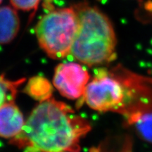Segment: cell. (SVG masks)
<instances>
[{
	"mask_svg": "<svg viewBox=\"0 0 152 152\" xmlns=\"http://www.w3.org/2000/svg\"><path fill=\"white\" fill-rule=\"evenodd\" d=\"M24 82V79L10 81L0 75V107L4 104L14 102L18 87Z\"/></svg>",
	"mask_w": 152,
	"mask_h": 152,
	"instance_id": "obj_10",
	"label": "cell"
},
{
	"mask_svg": "<svg viewBox=\"0 0 152 152\" xmlns=\"http://www.w3.org/2000/svg\"><path fill=\"white\" fill-rule=\"evenodd\" d=\"M25 123L21 111L14 102L0 107V137L16 138L23 132Z\"/></svg>",
	"mask_w": 152,
	"mask_h": 152,
	"instance_id": "obj_6",
	"label": "cell"
},
{
	"mask_svg": "<svg viewBox=\"0 0 152 152\" xmlns=\"http://www.w3.org/2000/svg\"><path fill=\"white\" fill-rule=\"evenodd\" d=\"M20 29V20L16 11L10 7H0V44L11 42Z\"/></svg>",
	"mask_w": 152,
	"mask_h": 152,
	"instance_id": "obj_7",
	"label": "cell"
},
{
	"mask_svg": "<svg viewBox=\"0 0 152 152\" xmlns=\"http://www.w3.org/2000/svg\"><path fill=\"white\" fill-rule=\"evenodd\" d=\"M25 92L35 99L42 102L51 98L52 88L47 79L36 76L30 80L25 88Z\"/></svg>",
	"mask_w": 152,
	"mask_h": 152,
	"instance_id": "obj_9",
	"label": "cell"
},
{
	"mask_svg": "<svg viewBox=\"0 0 152 152\" xmlns=\"http://www.w3.org/2000/svg\"><path fill=\"white\" fill-rule=\"evenodd\" d=\"M73 7L78 18V30L70 55L89 66L115 59L117 39L109 17L85 2Z\"/></svg>",
	"mask_w": 152,
	"mask_h": 152,
	"instance_id": "obj_3",
	"label": "cell"
},
{
	"mask_svg": "<svg viewBox=\"0 0 152 152\" xmlns=\"http://www.w3.org/2000/svg\"><path fill=\"white\" fill-rule=\"evenodd\" d=\"M83 99L95 111L116 112L126 117L152 111V80L125 68L97 69L87 85Z\"/></svg>",
	"mask_w": 152,
	"mask_h": 152,
	"instance_id": "obj_2",
	"label": "cell"
},
{
	"mask_svg": "<svg viewBox=\"0 0 152 152\" xmlns=\"http://www.w3.org/2000/svg\"><path fill=\"white\" fill-rule=\"evenodd\" d=\"M78 30V18L74 7L51 10L35 26L39 47L48 56L61 59L71 54Z\"/></svg>",
	"mask_w": 152,
	"mask_h": 152,
	"instance_id": "obj_4",
	"label": "cell"
},
{
	"mask_svg": "<svg viewBox=\"0 0 152 152\" xmlns=\"http://www.w3.org/2000/svg\"><path fill=\"white\" fill-rule=\"evenodd\" d=\"M90 130V123L71 106L50 98L33 109L14 140L35 151L78 152L81 139Z\"/></svg>",
	"mask_w": 152,
	"mask_h": 152,
	"instance_id": "obj_1",
	"label": "cell"
},
{
	"mask_svg": "<svg viewBox=\"0 0 152 152\" xmlns=\"http://www.w3.org/2000/svg\"><path fill=\"white\" fill-rule=\"evenodd\" d=\"M39 1L40 0H10L15 9L23 11H36Z\"/></svg>",
	"mask_w": 152,
	"mask_h": 152,
	"instance_id": "obj_11",
	"label": "cell"
},
{
	"mask_svg": "<svg viewBox=\"0 0 152 152\" xmlns=\"http://www.w3.org/2000/svg\"><path fill=\"white\" fill-rule=\"evenodd\" d=\"M52 0H46V5L47 6H49V4L51 3V1H52Z\"/></svg>",
	"mask_w": 152,
	"mask_h": 152,
	"instance_id": "obj_12",
	"label": "cell"
},
{
	"mask_svg": "<svg viewBox=\"0 0 152 152\" xmlns=\"http://www.w3.org/2000/svg\"><path fill=\"white\" fill-rule=\"evenodd\" d=\"M1 1H2V0H0V4L1 3Z\"/></svg>",
	"mask_w": 152,
	"mask_h": 152,
	"instance_id": "obj_13",
	"label": "cell"
},
{
	"mask_svg": "<svg viewBox=\"0 0 152 152\" xmlns=\"http://www.w3.org/2000/svg\"><path fill=\"white\" fill-rule=\"evenodd\" d=\"M127 118L144 140L152 143V111L138 112Z\"/></svg>",
	"mask_w": 152,
	"mask_h": 152,
	"instance_id": "obj_8",
	"label": "cell"
},
{
	"mask_svg": "<svg viewBox=\"0 0 152 152\" xmlns=\"http://www.w3.org/2000/svg\"><path fill=\"white\" fill-rule=\"evenodd\" d=\"M90 75L84 66L77 63L60 64L55 68L53 83L58 92L70 99L84 96Z\"/></svg>",
	"mask_w": 152,
	"mask_h": 152,
	"instance_id": "obj_5",
	"label": "cell"
}]
</instances>
